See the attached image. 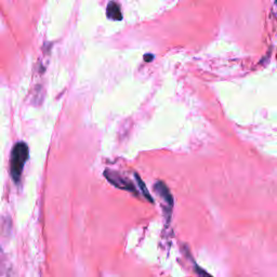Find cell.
Returning a JSON list of instances; mask_svg holds the SVG:
<instances>
[{"label":"cell","mask_w":277,"mask_h":277,"mask_svg":"<svg viewBox=\"0 0 277 277\" xmlns=\"http://www.w3.org/2000/svg\"><path fill=\"white\" fill-rule=\"evenodd\" d=\"M195 268H196V272L200 277H213L211 275H209L206 271H204L203 269H200L197 265H195Z\"/></svg>","instance_id":"8992f818"},{"label":"cell","mask_w":277,"mask_h":277,"mask_svg":"<svg viewBox=\"0 0 277 277\" xmlns=\"http://www.w3.org/2000/svg\"><path fill=\"white\" fill-rule=\"evenodd\" d=\"M134 177H135V179H137V181H138V184H139V186H140V188H141V192L143 193V195L144 196L148 198L150 202H152L153 203L154 202V199H153V197L151 196L150 195V193H149V191H148V188H146V186H145V184L143 183V181L141 180V178L138 176V173H134Z\"/></svg>","instance_id":"5b68a950"},{"label":"cell","mask_w":277,"mask_h":277,"mask_svg":"<svg viewBox=\"0 0 277 277\" xmlns=\"http://www.w3.org/2000/svg\"><path fill=\"white\" fill-rule=\"evenodd\" d=\"M104 175L107 180L110 181L113 185H115L118 188L127 189V191L133 192L137 194V189H135V187L129 181H127L126 179H123L121 175H119V173L111 171V170H106Z\"/></svg>","instance_id":"7a4b0ae2"},{"label":"cell","mask_w":277,"mask_h":277,"mask_svg":"<svg viewBox=\"0 0 277 277\" xmlns=\"http://www.w3.org/2000/svg\"><path fill=\"white\" fill-rule=\"evenodd\" d=\"M27 158H29V146L24 142L16 143L11 152L10 159V173L16 183L20 181Z\"/></svg>","instance_id":"6da1fadb"},{"label":"cell","mask_w":277,"mask_h":277,"mask_svg":"<svg viewBox=\"0 0 277 277\" xmlns=\"http://www.w3.org/2000/svg\"><path fill=\"white\" fill-rule=\"evenodd\" d=\"M107 16L112 20L121 21L123 19V14L121 7L116 2H110L107 5Z\"/></svg>","instance_id":"277c9868"},{"label":"cell","mask_w":277,"mask_h":277,"mask_svg":"<svg viewBox=\"0 0 277 277\" xmlns=\"http://www.w3.org/2000/svg\"><path fill=\"white\" fill-rule=\"evenodd\" d=\"M154 59V57L152 56V54H145L144 56V60H145V62H151L152 60Z\"/></svg>","instance_id":"52a82bcc"},{"label":"cell","mask_w":277,"mask_h":277,"mask_svg":"<svg viewBox=\"0 0 277 277\" xmlns=\"http://www.w3.org/2000/svg\"><path fill=\"white\" fill-rule=\"evenodd\" d=\"M155 191L159 194V196L162 197V199L165 200L166 204L169 206L170 208H172V206H173V197H172V195L170 193L169 189H168V187L166 186V184L164 182H157L155 184Z\"/></svg>","instance_id":"3957f363"}]
</instances>
